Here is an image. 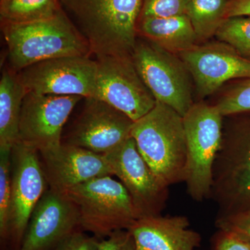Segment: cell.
I'll list each match as a JSON object with an SVG mask.
<instances>
[{
    "label": "cell",
    "mask_w": 250,
    "mask_h": 250,
    "mask_svg": "<svg viewBox=\"0 0 250 250\" xmlns=\"http://www.w3.org/2000/svg\"><path fill=\"white\" fill-rule=\"evenodd\" d=\"M11 70L49 59L90 57L88 42L62 10L54 17L36 22H1Z\"/></svg>",
    "instance_id": "2"
},
{
    "label": "cell",
    "mask_w": 250,
    "mask_h": 250,
    "mask_svg": "<svg viewBox=\"0 0 250 250\" xmlns=\"http://www.w3.org/2000/svg\"><path fill=\"white\" fill-rule=\"evenodd\" d=\"M49 188L66 192L82 183L103 176H113L104 155L62 143L52 150L39 152Z\"/></svg>",
    "instance_id": "16"
},
{
    "label": "cell",
    "mask_w": 250,
    "mask_h": 250,
    "mask_svg": "<svg viewBox=\"0 0 250 250\" xmlns=\"http://www.w3.org/2000/svg\"><path fill=\"white\" fill-rule=\"evenodd\" d=\"M62 10L59 0H0L1 22H36L54 17Z\"/></svg>",
    "instance_id": "21"
},
{
    "label": "cell",
    "mask_w": 250,
    "mask_h": 250,
    "mask_svg": "<svg viewBox=\"0 0 250 250\" xmlns=\"http://www.w3.org/2000/svg\"><path fill=\"white\" fill-rule=\"evenodd\" d=\"M96 58L132 55L143 0H59Z\"/></svg>",
    "instance_id": "1"
},
{
    "label": "cell",
    "mask_w": 250,
    "mask_h": 250,
    "mask_svg": "<svg viewBox=\"0 0 250 250\" xmlns=\"http://www.w3.org/2000/svg\"><path fill=\"white\" fill-rule=\"evenodd\" d=\"M128 231L136 250H198L201 245V236L184 215L140 218Z\"/></svg>",
    "instance_id": "17"
},
{
    "label": "cell",
    "mask_w": 250,
    "mask_h": 250,
    "mask_svg": "<svg viewBox=\"0 0 250 250\" xmlns=\"http://www.w3.org/2000/svg\"><path fill=\"white\" fill-rule=\"evenodd\" d=\"M11 204V150L0 149V241L7 250Z\"/></svg>",
    "instance_id": "22"
},
{
    "label": "cell",
    "mask_w": 250,
    "mask_h": 250,
    "mask_svg": "<svg viewBox=\"0 0 250 250\" xmlns=\"http://www.w3.org/2000/svg\"><path fill=\"white\" fill-rule=\"evenodd\" d=\"M96 89L94 98L104 102L137 121L156 105L155 99L136 70L131 56L96 58Z\"/></svg>",
    "instance_id": "8"
},
{
    "label": "cell",
    "mask_w": 250,
    "mask_h": 250,
    "mask_svg": "<svg viewBox=\"0 0 250 250\" xmlns=\"http://www.w3.org/2000/svg\"><path fill=\"white\" fill-rule=\"evenodd\" d=\"M215 105L224 117L250 113V77L238 80Z\"/></svg>",
    "instance_id": "24"
},
{
    "label": "cell",
    "mask_w": 250,
    "mask_h": 250,
    "mask_svg": "<svg viewBox=\"0 0 250 250\" xmlns=\"http://www.w3.org/2000/svg\"><path fill=\"white\" fill-rule=\"evenodd\" d=\"M134 123L125 113L104 102L85 98L82 111L62 143L105 155L131 138Z\"/></svg>",
    "instance_id": "13"
},
{
    "label": "cell",
    "mask_w": 250,
    "mask_h": 250,
    "mask_svg": "<svg viewBox=\"0 0 250 250\" xmlns=\"http://www.w3.org/2000/svg\"><path fill=\"white\" fill-rule=\"evenodd\" d=\"M82 98L27 92L22 102L18 141L39 152L62 146L64 125Z\"/></svg>",
    "instance_id": "10"
},
{
    "label": "cell",
    "mask_w": 250,
    "mask_h": 250,
    "mask_svg": "<svg viewBox=\"0 0 250 250\" xmlns=\"http://www.w3.org/2000/svg\"><path fill=\"white\" fill-rule=\"evenodd\" d=\"M49 188L39 151L16 143L11 149V204L7 250H20L33 210Z\"/></svg>",
    "instance_id": "9"
},
{
    "label": "cell",
    "mask_w": 250,
    "mask_h": 250,
    "mask_svg": "<svg viewBox=\"0 0 250 250\" xmlns=\"http://www.w3.org/2000/svg\"><path fill=\"white\" fill-rule=\"evenodd\" d=\"M201 98L209 96L230 80L250 77V59L225 42L192 46L178 54Z\"/></svg>",
    "instance_id": "14"
},
{
    "label": "cell",
    "mask_w": 250,
    "mask_h": 250,
    "mask_svg": "<svg viewBox=\"0 0 250 250\" xmlns=\"http://www.w3.org/2000/svg\"><path fill=\"white\" fill-rule=\"evenodd\" d=\"M131 137L158 179L167 187L184 182L187 148L184 118L156 102L149 113L135 121Z\"/></svg>",
    "instance_id": "4"
},
{
    "label": "cell",
    "mask_w": 250,
    "mask_h": 250,
    "mask_svg": "<svg viewBox=\"0 0 250 250\" xmlns=\"http://www.w3.org/2000/svg\"><path fill=\"white\" fill-rule=\"evenodd\" d=\"M215 224L218 229L236 233L250 241V214L216 218Z\"/></svg>",
    "instance_id": "28"
},
{
    "label": "cell",
    "mask_w": 250,
    "mask_h": 250,
    "mask_svg": "<svg viewBox=\"0 0 250 250\" xmlns=\"http://www.w3.org/2000/svg\"><path fill=\"white\" fill-rule=\"evenodd\" d=\"M188 0H143L140 18H168L187 12Z\"/></svg>",
    "instance_id": "25"
},
{
    "label": "cell",
    "mask_w": 250,
    "mask_h": 250,
    "mask_svg": "<svg viewBox=\"0 0 250 250\" xmlns=\"http://www.w3.org/2000/svg\"><path fill=\"white\" fill-rule=\"evenodd\" d=\"M187 148L185 182L192 199L202 202L211 195L213 166L223 142L225 117L215 104L194 103L184 115Z\"/></svg>",
    "instance_id": "5"
},
{
    "label": "cell",
    "mask_w": 250,
    "mask_h": 250,
    "mask_svg": "<svg viewBox=\"0 0 250 250\" xmlns=\"http://www.w3.org/2000/svg\"><path fill=\"white\" fill-rule=\"evenodd\" d=\"M131 57L156 101L184 116L194 103L191 76L180 57L147 39L136 41Z\"/></svg>",
    "instance_id": "7"
},
{
    "label": "cell",
    "mask_w": 250,
    "mask_h": 250,
    "mask_svg": "<svg viewBox=\"0 0 250 250\" xmlns=\"http://www.w3.org/2000/svg\"><path fill=\"white\" fill-rule=\"evenodd\" d=\"M220 42L231 46L245 58L250 59V17L237 16L227 18L216 34Z\"/></svg>",
    "instance_id": "23"
},
{
    "label": "cell",
    "mask_w": 250,
    "mask_h": 250,
    "mask_svg": "<svg viewBox=\"0 0 250 250\" xmlns=\"http://www.w3.org/2000/svg\"><path fill=\"white\" fill-rule=\"evenodd\" d=\"M225 118L210 195L216 218L250 214V112Z\"/></svg>",
    "instance_id": "3"
},
{
    "label": "cell",
    "mask_w": 250,
    "mask_h": 250,
    "mask_svg": "<svg viewBox=\"0 0 250 250\" xmlns=\"http://www.w3.org/2000/svg\"><path fill=\"white\" fill-rule=\"evenodd\" d=\"M66 193L78 208L80 228L100 239L129 229L139 220L127 190L112 176L91 179Z\"/></svg>",
    "instance_id": "6"
},
{
    "label": "cell",
    "mask_w": 250,
    "mask_h": 250,
    "mask_svg": "<svg viewBox=\"0 0 250 250\" xmlns=\"http://www.w3.org/2000/svg\"><path fill=\"white\" fill-rule=\"evenodd\" d=\"M212 250H250V241L236 233L218 229L211 239Z\"/></svg>",
    "instance_id": "27"
},
{
    "label": "cell",
    "mask_w": 250,
    "mask_h": 250,
    "mask_svg": "<svg viewBox=\"0 0 250 250\" xmlns=\"http://www.w3.org/2000/svg\"><path fill=\"white\" fill-rule=\"evenodd\" d=\"M237 16L250 17V0H229L227 9L226 19Z\"/></svg>",
    "instance_id": "30"
},
{
    "label": "cell",
    "mask_w": 250,
    "mask_h": 250,
    "mask_svg": "<svg viewBox=\"0 0 250 250\" xmlns=\"http://www.w3.org/2000/svg\"><path fill=\"white\" fill-rule=\"evenodd\" d=\"M77 229L63 240L54 250H98L100 238Z\"/></svg>",
    "instance_id": "26"
},
{
    "label": "cell",
    "mask_w": 250,
    "mask_h": 250,
    "mask_svg": "<svg viewBox=\"0 0 250 250\" xmlns=\"http://www.w3.org/2000/svg\"><path fill=\"white\" fill-rule=\"evenodd\" d=\"M98 250H136V247L131 233L120 230L100 239Z\"/></svg>",
    "instance_id": "29"
},
{
    "label": "cell",
    "mask_w": 250,
    "mask_h": 250,
    "mask_svg": "<svg viewBox=\"0 0 250 250\" xmlns=\"http://www.w3.org/2000/svg\"><path fill=\"white\" fill-rule=\"evenodd\" d=\"M113 170L127 190L138 218L161 215L168 198V187L156 177L140 154L132 138L105 154Z\"/></svg>",
    "instance_id": "12"
},
{
    "label": "cell",
    "mask_w": 250,
    "mask_h": 250,
    "mask_svg": "<svg viewBox=\"0 0 250 250\" xmlns=\"http://www.w3.org/2000/svg\"><path fill=\"white\" fill-rule=\"evenodd\" d=\"M27 92L94 98L98 63L90 57L49 59L18 72Z\"/></svg>",
    "instance_id": "11"
},
{
    "label": "cell",
    "mask_w": 250,
    "mask_h": 250,
    "mask_svg": "<svg viewBox=\"0 0 250 250\" xmlns=\"http://www.w3.org/2000/svg\"><path fill=\"white\" fill-rule=\"evenodd\" d=\"M27 93L17 72L5 70L0 81V149L11 150L18 142L23 100Z\"/></svg>",
    "instance_id": "19"
},
{
    "label": "cell",
    "mask_w": 250,
    "mask_h": 250,
    "mask_svg": "<svg viewBox=\"0 0 250 250\" xmlns=\"http://www.w3.org/2000/svg\"><path fill=\"white\" fill-rule=\"evenodd\" d=\"M137 31L147 40L175 54L190 48L198 41L187 14L139 18Z\"/></svg>",
    "instance_id": "18"
},
{
    "label": "cell",
    "mask_w": 250,
    "mask_h": 250,
    "mask_svg": "<svg viewBox=\"0 0 250 250\" xmlns=\"http://www.w3.org/2000/svg\"><path fill=\"white\" fill-rule=\"evenodd\" d=\"M80 229L75 202L66 192L49 188L31 213L20 250H54Z\"/></svg>",
    "instance_id": "15"
},
{
    "label": "cell",
    "mask_w": 250,
    "mask_h": 250,
    "mask_svg": "<svg viewBox=\"0 0 250 250\" xmlns=\"http://www.w3.org/2000/svg\"><path fill=\"white\" fill-rule=\"evenodd\" d=\"M229 0H188L187 12L197 40L203 41L215 36L226 20Z\"/></svg>",
    "instance_id": "20"
}]
</instances>
